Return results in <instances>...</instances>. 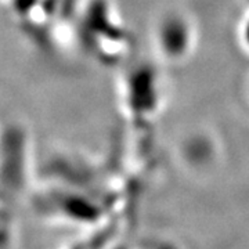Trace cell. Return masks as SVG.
Wrapping results in <instances>:
<instances>
[{"mask_svg":"<svg viewBox=\"0 0 249 249\" xmlns=\"http://www.w3.org/2000/svg\"><path fill=\"white\" fill-rule=\"evenodd\" d=\"M163 85L158 70L150 64H137L122 83V107L129 122L150 124L160 112Z\"/></svg>","mask_w":249,"mask_h":249,"instance_id":"2","label":"cell"},{"mask_svg":"<svg viewBox=\"0 0 249 249\" xmlns=\"http://www.w3.org/2000/svg\"><path fill=\"white\" fill-rule=\"evenodd\" d=\"M79 35L97 61L118 64L132 50V36L109 0H90L82 11Z\"/></svg>","mask_w":249,"mask_h":249,"instance_id":"1","label":"cell"},{"mask_svg":"<svg viewBox=\"0 0 249 249\" xmlns=\"http://www.w3.org/2000/svg\"><path fill=\"white\" fill-rule=\"evenodd\" d=\"M155 45L158 53L170 62L186 60L196 46L194 24L180 13H169L157 27Z\"/></svg>","mask_w":249,"mask_h":249,"instance_id":"3","label":"cell"}]
</instances>
